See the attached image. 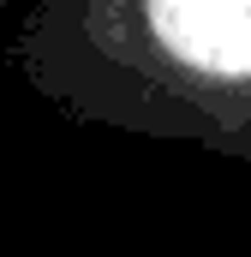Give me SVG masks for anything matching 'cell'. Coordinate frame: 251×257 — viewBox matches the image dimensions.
Masks as SVG:
<instances>
[{"mask_svg":"<svg viewBox=\"0 0 251 257\" xmlns=\"http://www.w3.org/2000/svg\"><path fill=\"white\" fill-rule=\"evenodd\" d=\"M168 48L215 72H251V0H150Z\"/></svg>","mask_w":251,"mask_h":257,"instance_id":"obj_1","label":"cell"}]
</instances>
